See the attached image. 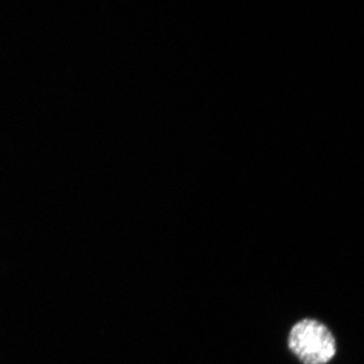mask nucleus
I'll use <instances>...</instances> for the list:
<instances>
[{
  "label": "nucleus",
  "instance_id": "f257e3e1",
  "mask_svg": "<svg viewBox=\"0 0 364 364\" xmlns=\"http://www.w3.org/2000/svg\"><path fill=\"white\" fill-rule=\"evenodd\" d=\"M289 347L305 364L329 363L336 353V342L332 332L322 323L311 318L299 321L291 328Z\"/></svg>",
  "mask_w": 364,
  "mask_h": 364
}]
</instances>
